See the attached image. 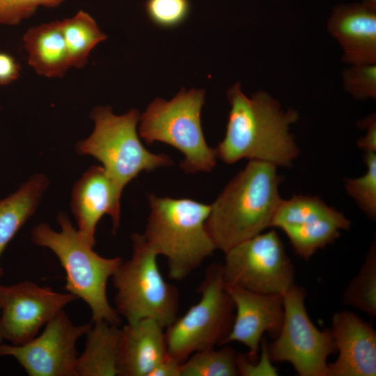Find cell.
Returning a JSON list of instances; mask_svg holds the SVG:
<instances>
[{"mask_svg":"<svg viewBox=\"0 0 376 376\" xmlns=\"http://www.w3.org/2000/svg\"><path fill=\"white\" fill-rule=\"evenodd\" d=\"M230 105L226 134L215 148L217 157L230 164L242 159L290 166L299 154L290 125L298 119L295 109L284 111L264 91L251 97L236 83L227 92Z\"/></svg>","mask_w":376,"mask_h":376,"instance_id":"1","label":"cell"},{"mask_svg":"<svg viewBox=\"0 0 376 376\" xmlns=\"http://www.w3.org/2000/svg\"><path fill=\"white\" fill-rule=\"evenodd\" d=\"M276 167L249 160L211 204L205 226L217 249L225 253L270 227L282 199Z\"/></svg>","mask_w":376,"mask_h":376,"instance_id":"2","label":"cell"},{"mask_svg":"<svg viewBox=\"0 0 376 376\" xmlns=\"http://www.w3.org/2000/svg\"><path fill=\"white\" fill-rule=\"evenodd\" d=\"M150 212L143 234L166 258L169 276L185 279L217 249L206 228L211 204L190 198L148 196Z\"/></svg>","mask_w":376,"mask_h":376,"instance_id":"3","label":"cell"},{"mask_svg":"<svg viewBox=\"0 0 376 376\" xmlns=\"http://www.w3.org/2000/svg\"><path fill=\"white\" fill-rule=\"evenodd\" d=\"M57 221L60 231L45 223L36 226L31 233L32 242L48 248L56 256L65 272V288L87 304L92 322L104 320L119 325L120 315L107 299V284L123 259L104 258L94 251L93 246L82 238L65 213H59Z\"/></svg>","mask_w":376,"mask_h":376,"instance_id":"4","label":"cell"},{"mask_svg":"<svg viewBox=\"0 0 376 376\" xmlns=\"http://www.w3.org/2000/svg\"><path fill=\"white\" fill-rule=\"evenodd\" d=\"M132 257L123 261L112 275L116 290L115 309L127 323L150 318L165 329L178 318V288L163 278L157 253L143 234L132 235Z\"/></svg>","mask_w":376,"mask_h":376,"instance_id":"5","label":"cell"},{"mask_svg":"<svg viewBox=\"0 0 376 376\" xmlns=\"http://www.w3.org/2000/svg\"><path fill=\"white\" fill-rule=\"evenodd\" d=\"M205 91L182 89L171 100L156 98L140 116L139 133L148 144L160 141L185 156L180 168L186 173L210 172L216 165L215 148L203 135L201 113Z\"/></svg>","mask_w":376,"mask_h":376,"instance_id":"6","label":"cell"},{"mask_svg":"<svg viewBox=\"0 0 376 376\" xmlns=\"http://www.w3.org/2000/svg\"><path fill=\"white\" fill-rule=\"evenodd\" d=\"M140 116L136 109L118 116L110 107H97L91 115L95 123L93 132L76 148L79 154L100 162L122 191L140 173L173 164L166 154L152 153L143 146L136 131Z\"/></svg>","mask_w":376,"mask_h":376,"instance_id":"7","label":"cell"},{"mask_svg":"<svg viewBox=\"0 0 376 376\" xmlns=\"http://www.w3.org/2000/svg\"><path fill=\"white\" fill-rule=\"evenodd\" d=\"M198 292L200 300L165 329L168 353L181 363L194 352L224 345L234 321L222 265L207 267Z\"/></svg>","mask_w":376,"mask_h":376,"instance_id":"8","label":"cell"},{"mask_svg":"<svg viewBox=\"0 0 376 376\" xmlns=\"http://www.w3.org/2000/svg\"><path fill=\"white\" fill-rule=\"evenodd\" d=\"M306 290L295 284L283 295L279 335L267 344L272 362L290 363L300 376H326L327 359L336 352L331 329H318L305 306Z\"/></svg>","mask_w":376,"mask_h":376,"instance_id":"9","label":"cell"},{"mask_svg":"<svg viewBox=\"0 0 376 376\" xmlns=\"http://www.w3.org/2000/svg\"><path fill=\"white\" fill-rule=\"evenodd\" d=\"M224 280L261 294L283 295L295 283V268L275 230L261 233L224 253Z\"/></svg>","mask_w":376,"mask_h":376,"instance_id":"10","label":"cell"},{"mask_svg":"<svg viewBox=\"0 0 376 376\" xmlns=\"http://www.w3.org/2000/svg\"><path fill=\"white\" fill-rule=\"evenodd\" d=\"M91 325L74 324L62 310L31 340L19 345L0 343V357H13L30 376H75L76 343Z\"/></svg>","mask_w":376,"mask_h":376,"instance_id":"11","label":"cell"},{"mask_svg":"<svg viewBox=\"0 0 376 376\" xmlns=\"http://www.w3.org/2000/svg\"><path fill=\"white\" fill-rule=\"evenodd\" d=\"M77 299L71 293L58 292L29 281L0 285V334L12 345H22Z\"/></svg>","mask_w":376,"mask_h":376,"instance_id":"12","label":"cell"},{"mask_svg":"<svg viewBox=\"0 0 376 376\" xmlns=\"http://www.w3.org/2000/svg\"><path fill=\"white\" fill-rule=\"evenodd\" d=\"M225 288L233 301L235 313L224 345L242 343L249 350L247 359L256 361L263 334L275 338L281 329L283 295L258 293L226 283Z\"/></svg>","mask_w":376,"mask_h":376,"instance_id":"13","label":"cell"},{"mask_svg":"<svg viewBox=\"0 0 376 376\" xmlns=\"http://www.w3.org/2000/svg\"><path fill=\"white\" fill-rule=\"evenodd\" d=\"M122 190L104 169L94 165L76 182L70 201L77 230L90 245L95 244V229L100 219L108 214L115 233L120 224Z\"/></svg>","mask_w":376,"mask_h":376,"instance_id":"14","label":"cell"},{"mask_svg":"<svg viewBox=\"0 0 376 376\" xmlns=\"http://www.w3.org/2000/svg\"><path fill=\"white\" fill-rule=\"evenodd\" d=\"M331 331L338 356L328 363L326 376H375L376 331L373 326L343 310L334 314Z\"/></svg>","mask_w":376,"mask_h":376,"instance_id":"15","label":"cell"},{"mask_svg":"<svg viewBox=\"0 0 376 376\" xmlns=\"http://www.w3.org/2000/svg\"><path fill=\"white\" fill-rule=\"evenodd\" d=\"M327 27L341 46L345 62L376 64V8L364 3L339 4Z\"/></svg>","mask_w":376,"mask_h":376,"instance_id":"16","label":"cell"},{"mask_svg":"<svg viewBox=\"0 0 376 376\" xmlns=\"http://www.w3.org/2000/svg\"><path fill=\"white\" fill-rule=\"evenodd\" d=\"M168 354L165 328L150 318L121 328L118 376H148Z\"/></svg>","mask_w":376,"mask_h":376,"instance_id":"17","label":"cell"},{"mask_svg":"<svg viewBox=\"0 0 376 376\" xmlns=\"http://www.w3.org/2000/svg\"><path fill=\"white\" fill-rule=\"evenodd\" d=\"M23 42L29 63L38 75L61 77L71 67L59 21L29 29Z\"/></svg>","mask_w":376,"mask_h":376,"instance_id":"18","label":"cell"},{"mask_svg":"<svg viewBox=\"0 0 376 376\" xmlns=\"http://www.w3.org/2000/svg\"><path fill=\"white\" fill-rule=\"evenodd\" d=\"M121 328L104 320L92 322L75 376H118Z\"/></svg>","mask_w":376,"mask_h":376,"instance_id":"19","label":"cell"},{"mask_svg":"<svg viewBox=\"0 0 376 376\" xmlns=\"http://www.w3.org/2000/svg\"><path fill=\"white\" fill-rule=\"evenodd\" d=\"M48 184L46 176L35 174L17 191L0 201V257L8 242L36 212ZM2 275L0 267V278Z\"/></svg>","mask_w":376,"mask_h":376,"instance_id":"20","label":"cell"},{"mask_svg":"<svg viewBox=\"0 0 376 376\" xmlns=\"http://www.w3.org/2000/svg\"><path fill=\"white\" fill-rule=\"evenodd\" d=\"M350 221L341 212L336 216L281 228L288 236L296 254L308 260L318 249L332 244L340 230H348Z\"/></svg>","mask_w":376,"mask_h":376,"instance_id":"21","label":"cell"},{"mask_svg":"<svg viewBox=\"0 0 376 376\" xmlns=\"http://www.w3.org/2000/svg\"><path fill=\"white\" fill-rule=\"evenodd\" d=\"M71 67L81 68L91 50L107 38L94 19L80 10L72 17L60 20Z\"/></svg>","mask_w":376,"mask_h":376,"instance_id":"22","label":"cell"},{"mask_svg":"<svg viewBox=\"0 0 376 376\" xmlns=\"http://www.w3.org/2000/svg\"><path fill=\"white\" fill-rule=\"evenodd\" d=\"M339 213L317 196L295 195L288 200H281L270 227L282 228L288 226L300 225L334 217Z\"/></svg>","mask_w":376,"mask_h":376,"instance_id":"23","label":"cell"},{"mask_svg":"<svg viewBox=\"0 0 376 376\" xmlns=\"http://www.w3.org/2000/svg\"><path fill=\"white\" fill-rule=\"evenodd\" d=\"M343 302L371 318L376 316V244H371L358 274L346 287Z\"/></svg>","mask_w":376,"mask_h":376,"instance_id":"24","label":"cell"},{"mask_svg":"<svg viewBox=\"0 0 376 376\" xmlns=\"http://www.w3.org/2000/svg\"><path fill=\"white\" fill-rule=\"evenodd\" d=\"M193 353L181 365V376H237V353L224 345Z\"/></svg>","mask_w":376,"mask_h":376,"instance_id":"25","label":"cell"},{"mask_svg":"<svg viewBox=\"0 0 376 376\" xmlns=\"http://www.w3.org/2000/svg\"><path fill=\"white\" fill-rule=\"evenodd\" d=\"M366 173L357 178H346L345 187L348 195L371 220L376 219V152H366Z\"/></svg>","mask_w":376,"mask_h":376,"instance_id":"26","label":"cell"},{"mask_svg":"<svg viewBox=\"0 0 376 376\" xmlns=\"http://www.w3.org/2000/svg\"><path fill=\"white\" fill-rule=\"evenodd\" d=\"M146 10L150 19L163 28L181 24L189 11L188 0H147Z\"/></svg>","mask_w":376,"mask_h":376,"instance_id":"27","label":"cell"},{"mask_svg":"<svg viewBox=\"0 0 376 376\" xmlns=\"http://www.w3.org/2000/svg\"><path fill=\"white\" fill-rule=\"evenodd\" d=\"M344 87L357 100L375 99L376 65H352L343 72Z\"/></svg>","mask_w":376,"mask_h":376,"instance_id":"28","label":"cell"},{"mask_svg":"<svg viewBox=\"0 0 376 376\" xmlns=\"http://www.w3.org/2000/svg\"><path fill=\"white\" fill-rule=\"evenodd\" d=\"M65 0H0V24L17 25L40 6L54 8Z\"/></svg>","mask_w":376,"mask_h":376,"instance_id":"29","label":"cell"},{"mask_svg":"<svg viewBox=\"0 0 376 376\" xmlns=\"http://www.w3.org/2000/svg\"><path fill=\"white\" fill-rule=\"evenodd\" d=\"M260 343L262 354L258 362L251 361L246 357L237 354V368L239 375H278V372L275 367L272 364V361L269 359L265 339L263 338Z\"/></svg>","mask_w":376,"mask_h":376,"instance_id":"30","label":"cell"},{"mask_svg":"<svg viewBox=\"0 0 376 376\" xmlns=\"http://www.w3.org/2000/svg\"><path fill=\"white\" fill-rule=\"evenodd\" d=\"M358 127L366 130V135L357 141L358 146L366 152H376V116L372 113L358 121Z\"/></svg>","mask_w":376,"mask_h":376,"instance_id":"31","label":"cell"},{"mask_svg":"<svg viewBox=\"0 0 376 376\" xmlns=\"http://www.w3.org/2000/svg\"><path fill=\"white\" fill-rule=\"evenodd\" d=\"M20 65L10 54L0 52V85H6L17 79Z\"/></svg>","mask_w":376,"mask_h":376,"instance_id":"32","label":"cell"},{"mask_svg":"<svg viewBox=\"0 0 376 376\" xmlns=\"http://www.w3.org/2000/svg\"><path fill=\"white\" fill-rule=\"evenodd\" d=\"M182 363L169 353L155 366L148 376H181Z\"/></svg>","mask_w":376,"mask_h":376,"instance_id":"33","label":"cell"},{"mask_svg":"<svg viewBox=\"0 0 376 376\" xmlns=\"http://www.w3.org/2000/svg\"><path fill=\"white\" fill-rule=\"evenodd\" d=\"M363 3L368 5L370 7L376 8V0H363Z\"/></svg>","mask_w":376,"mask_h":376,"instance_id":"34","label":"cell"},{"mask_svg":"<svg viewBox=\"0 0 376 376\" xmlns=\"http://www.w3.org/2000/svg\"><path fill=\"white\" fill-rule=\"evenodd\" d=\"M2 341H3V338H2V337H1V336L0 334V343H1Z\"/></svg>","mask_w":376,"mask_h":376,"instance_id":"35","label":"cell"}]
</instances>
